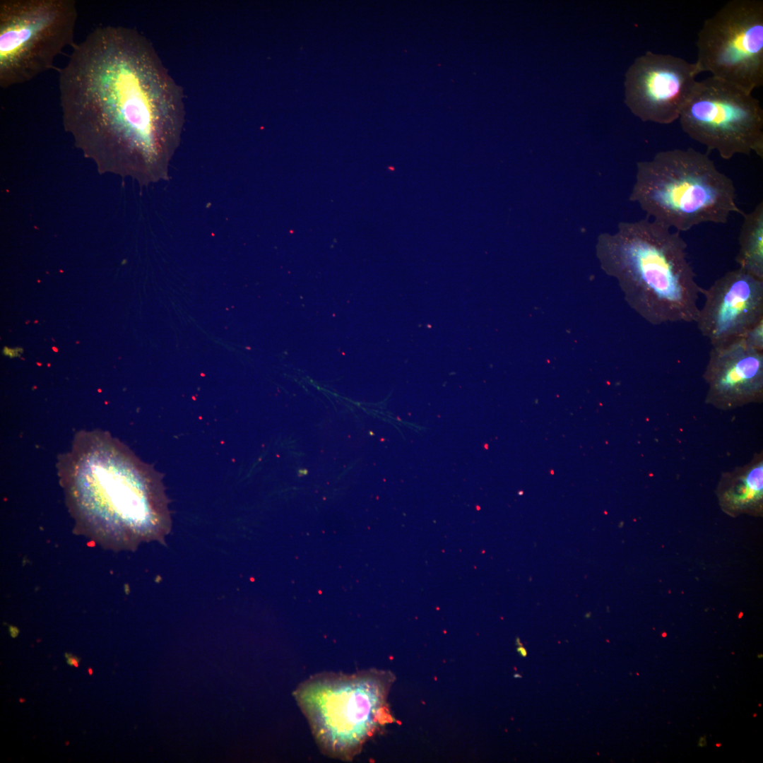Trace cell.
I'll return each instance as SVG.
<instances>
[{
    "label": "cell",
    "mask_w": 763,
    "mask_h": 763,
    "mask_svg": "<svg viewBox=\"0 0 763 763\" xmlns=\"http://www.w3.org/2000/svg\"><path fill=\"white\" fill-rule=\"evenodd\" d=\"M58 85L64 128L100 173L141 184L166 178L183 94L148 38L122 25L95 28L72 47Z\"/></svg>",
    "instance_id": "1"
},
{
    "label": "cell",
    "mask_w": 763,
    "mask_h": 763,
    "mask_svg": "<svg viewBox=\"0 0 763 763\" xmlns=\"http://www.w3.org/2000/svg\"><path fill=\"white\" fill-rule=\"evenodd\" d=\"M57 468L77 526L98 542L134 549L170 532L160 474L108 432H79Z\"/></svg>",
    "instance_id": "2"
},
{
    "label": "cell",
    "mask_w": 763,
    "mask_h": 763,
    "mask_svg": "<svg viewBox=\"0 0 763 763\" xmlns=\"http://www.w3.org/2000/svg\"><path fill=\"white\" fill-rule=\"evenodd\" d=\"M687 247L681 232L646 218L621 222L615 232L601 234L597 252L630 307L658 326L697 320L702 287Z\"/></svg>",
    "instance_id": "3"
},
{
    "label": "cell",
    "mask_w": 763,
    "mask_h": 763,
    "mask_svg": "<svg viewBox=\"0 0 763 763\" xmlns=\"http://www.w3.org/2000/svg\"><path fill=\"white\" fill-rule=\"evenodd\" d=\"M733 179L708 153L692 148L664 150L637 164L629 200L647 217L680 232L704 223L726 224L744 212Z\"/></svg>",
    "instance_id": "4"
},
{
    "label": "cell",
    "mask_w": 763,
    "mask_h": 763,
    "mask_svg": "<svg viewBox=\"0 0 763 763\" xmlns=\"http://www.w3.org/2000/svg\"><path fill=\"white\" fill-rule=\"evenodd\" d=\"M393 680V675L384 670L325 672L297 687L294 697L322 752L351 760L393 721L387 702Z\"/></svg>",
    "instance_id": "5"
},
{
    "label": "cell",
    "mask_w": 763,
    "mask_h": 763,
    "mask_svg": "<svg viewBox=\"0 0 763 763\" xmlns=\"http://www.w3.org/2000/svg\"><path fill=\"white\" fill-rule=\"evenodd\" d=\"M78 13L74 0H0V87L32 81L71 47Z\"/></svg>",
    "instance_id": "6"
},
{
    "label": "cell",
    "mask_w": 763,
    "mask_h": 763,
    "mask_svg": "<svg viewBox=\"0 0 763 763\" xmlns=\"http://www.w3.org/2000/svg\"><path fill=\"white\" fill-rule=\"evenodd\" d=\"M678 119L690 138L724 160L763 157V110L751 93L734 85L712 76L697 81Z\"/></svg>",
    "instance_id": "7"
},
{
    "label": "cell",
    "mask_w": 763,
    "mask_h": 763,
    "mask_svg": "<svg viewBox=\"0 0 763 763\" xmlns=\"http://www.w3.org/2000/svg\"><path fill=\"white\" fill-rule=\"evenodd\" d=\"M700 72L749 93L763 85V1L731 0L698 32Z\"/></svg>",
    "instance_id": "8"
},
{
    "label": "cell",
    "mask_w": 763,
    "mask_h": 763,
    "mask_svg": "<svg viewBox=\"0 0 763 763\" xmlns=\"http://www.w3.org/2000/svg\"><path fill=\"white\" fill-rule=\"evenodd\" d=\"M700 73L695 62L648 51L625 73V102L643 122L670 124L679 119Z\"/></svg>",
    "instance_id": "9"
},
{
    "label": "cell",
    "mask_w": 763,
    "mask_h": 763,
    "mask_svg": "<svg viewBox=\"0 0 763 763\" xmlns=\"http://www.w3.org/2000/svg\"><path fill=\"white\" fill-rule=\"evenodd\" d=\"M704 303L695 323L711 346L742 338L763 320V280L737 268L702 287Z\"/></svg>",
    "instance_id": "10"
},
{
    "label": "cell",
    "mask_w": 763,
    "mask_h": 763,
    "mask_svg": "<svg viewBox=\"0 0 763 763\" xmlns=\"http://www.w3.org/2000/svg\"><path fill=\"white\" fill-rule=\"evenodd\" d=\"M706 401L728 409L760 401L763 396V351L742 337L711 346L704 373Z\"/></svg>",
    "instance_id": "11"
},
{
    "label": "cell",
    "mask_w": 763,
    "mask_h": 763,
    "mask_svg": "<svg viewBox=\"0 0 763 763\" xmlns=\"http://www.w3.org/2000/svg\"><path fill=\"white\" fill-rule=\"evenodd\" d=\"M742 216L735 261L738 268L763 280V202Z\"/></svg>",
    "instance_id": "12"
},
{
    "label": "cell",
    "mask_w": 763,
    "mask_h": 763,
    "mask_svg": "<svg viewBox=\"0 0 763 763\" xmlns=\"http://www.w3.org/2000/svg\"><path fill=\"white\" fill-rule=\"evenodd\" d=\"M738 471V473L731 478L732 483L725 492V499L733 508L745 509L762 499V461L750 463Z\"/></svg>",
    "instance_id": "13"
},
{
    "label": "cell",
    "mask_w": 763,
    "mask_h": 763,
    "mask_svg": "<svg viewBox=\"0 0 763 763\" xmlns=\"http://www.w3.org/2000/svg\"><path fill=\"white\" fill-rule=\"evenodd\" d=\"M743 338L751 347L763 351V320L749 329Z\"/></svg>",
    "instance_id": "14"
},
{
    "label": "cell",
    "mask_w": 763,
    "mask_h": 763,
    "mask_svg": "<svg viewBox=\"0 0 763 763\" xmlns=\"http://www.w3.org/2000/svg\"><path fill=\"white\" fill-rule=\"evenodd\" d=\"M2 352H3L4 355H6V356H8L9 357H16L20 356L21 353L23 352V349L22 348H20V347H16V348L4 347L3 348Z\"/></svg>",
    "instance_id": "15"
},
{
    "label": "cell",
    "mask_w": 763,
    "mask_h": 763,
    "mask_svg": "<svg viewBox=\"0 0 763 763\" xmlns=\"http://www.w3.org/2000/svg\"><path fill=\"white\" fill-rule=\"evenodd\" d=\"M64 656L66 658V663H68V665L71 666H74L76 668L78 667L79 663L81 661V658L79 657L67 652L64 653Z\"/></svg>",
    "instance_id": "16"
},
{
    "label": "cell",
    "mask_w": 763,
    "mask_h": 763,
    "mask_svg": "<svg viewBox=\"0 0 763 763\" xmlns=\"http://www.w3.org/2000/svg\"><path fill=\"white\" fill-rule=\"evenodd\" d=\"M706 737L705 736L704 737H701L699 738V741H698V746L704 747V746H706Z\"/></svg>",
    "instance_id": "17"
},
{
    "label": "cell",
    "mask_w": 763,
    "mask_h": 763,
    "mask_svg": "<svg viewBox=\"0 0 763 763\" xmlns=\"http://www.w3.org/2000/svg\"><path fill=\"white\" fill-rule=\"evenodd\" d=\"M518 651H519L520 652V653H521V656H526L527 655V652H526V650H525V649H524V648H523V647H520V648H519V649H518Z\"/></svg>",
    "instance_id": "18"
},
{
    "label": "cell",
    "mask_w": 763,
    "mask_h": 763,
    "mask_svg": "<svg viewBox=\"0 0 763 763\" xmlns=\"http://www.w3.org/2000/svg\"><path fill=\"white\" fill-rule=\"evenodd\" d=\"M88 674H89L90 675H91L93 674V670H92V668H88Z\"/></svg>",
    "instance_id": "19"
},
{
    "label": "cell",
    "mask_w": 763,
    "mask_h": 763,
    "mask_svg": "<svg viewBox=\"0 0 763 763\" xmlns=\"http://www.w3.org/2000/svg\"><path fill=\"white\" fill-rule=\"evenodd\" d=\"M758 658H762V655H758Z\"/></svg>",
    "instance_id": "20"
}]
</instances>
